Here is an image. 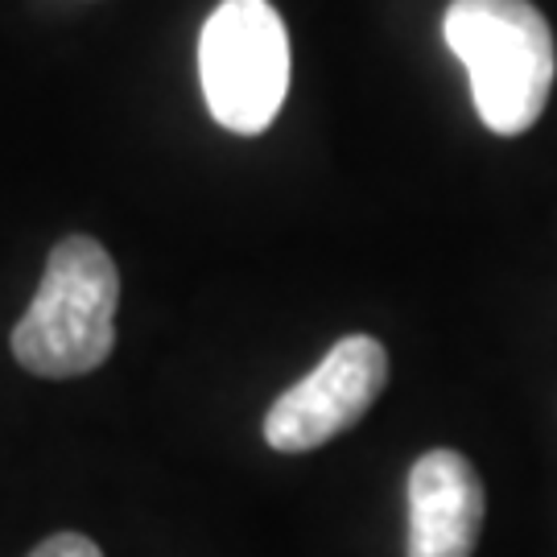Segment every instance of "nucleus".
Returning <instances> with one entry per match:
<instances>
[{"instance_id":"obj_1","label":"nucleus","mask_w":557,"mask_h":557,"mask_svg":"<svg viewBox=\"0 0 557 557\" xmlns=\"http://www.w3.org/2000/svg\"><path fill=\"white\" fill-rule=\"evenodd\" d=\"M446 46L471 75L479 120L520 137L541 120L557 75L549 21L529 0H455L442 21Z\"/></svg>"},{"instance_id":"obj_2","label":"nucleus","mask_w":557,"mask_h":557,"mask_svg":"<svg viewBox=\"0 0 557 557\" xmlns=\"http://www.w3.org/2000/svg\"><path fill=\"white\" fill-rule=\"evenodd\" d=\"M120 273L103 244L71 236L46 260V277L13 326V356L25 372L71 380L96 372L116 347Z\"/></svg>"},{"instance_id":"obj_3","label":"nucleus","mask_w":557,"mask_h":557,"mask_svg":"<svg viewBox=\"0 0 557 557\" xmlns=\"http://www.w3.org/2000/svg\"><path fill=\"white\" fill-rule=\"evenodd\" d=\"M202 100L215 124L257 137L289 91V34L269 0H223L199 38Z\"/></svg>"},{"instance_id":"obj_4","label":"nucleus","mask_w":557,"mask_h":557,"mask_svg":"<svg viewBox=\"0 0 557 557\" xmlns=\"http://www.w3.org/2000/svg\"><path fill=\"white\" fill-rule=\"evenodd\" d=\"M388 384V351L372 335H347L322 356V363L285 388L269 418L264 442L281 455H306L335 434L351 430Z\"/></svg>"},{"instance_id":"obj_5","label":"nucleus","mask_w":557,"mask_h":557,"mask_svg":"<svg viewBox=\"0 0 557 557\" xmlns=\"http://www.w3.org/2000/svg\"><path fill=\"white\" fill-rule=\"evenodd\" d=\"M483 483L471 458L430 450L409 471V557H471L483 529Z\"/></svg>"},{"instance_id":"obj_6","label":"nucleus","mask_w":557,"mask_h":557,"mask_svg":"<svg viewBox=\"0 0 557 557\" xmlns=\"http://www.w3.org/2000/svg\"><path fill=\"white\" fill-rule=\"evenodd\" d=\"M29 557H103L96 541L79 537V533H59V537H46Z\"/></svg>"}]
</instances>
